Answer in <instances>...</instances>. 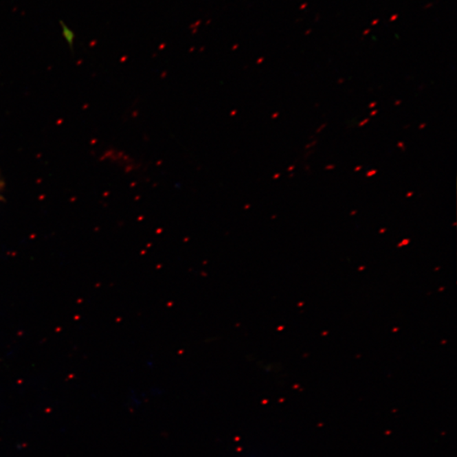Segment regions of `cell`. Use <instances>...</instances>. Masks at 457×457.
<instances>
[{"mask_svg":"<svg viewBox=\"0 0 457 457\" xmlns=\"http://www.w3.org/2000/svg\"><path fill=\"white\" fill-rule=\"evenodd\" d=\"M1 188H2V183L0 182V191H1Z\"/></svg>","mask_w":457,"mask_h":457,"instance_id":"1","label":"cell"}]
</instances>
